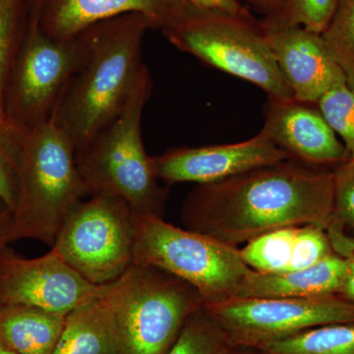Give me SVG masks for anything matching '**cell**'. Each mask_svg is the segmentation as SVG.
Segmentation results:
<instances>
[{
    "label": "cell",
    "instance_id": "6da1fadb",
    "mask_svg": "<svg viewBox=\"0 0 354 354\" xmlns=\"http://www.w3.org/2000/svg\"><path fill=\"white\" fill-rule=\"evenodd\" d=\"M333 169L286 160L214 183L197 184L181 208L185 228L239 247L288 227L334 221Z\"/></svg>",
    "mask_w": 354,
    "mask_h": 354
},
{
    "label": "cell",
    "instance_id": "7a4b0ae2",
    "mask_svg": "<svg viewBox=\"0 0 354 354\" xmlns=\"http://www.w3.org/2000/svg\"><path fill=\"white\" fill-rule=\"evenodd\" d=\"M148 21L127 14L84 30L88 50L65 87L51 120L69 137L76 152L122 111L146 65L142 44Z\"/></svg>",
    "mask_w": 354,
    "mask_h": 354
},
{
    "label": "cell",
    "instance_id": "3957f363",
    "mask_svg": "<svg viewBox=\"0 0 354 354\" xmlns=\"http://www.w3.org/2000/svg\"><path fill=\"white\" fill-rule=\"evenodd\" d=\"M17 201L9 242L34 239L53 246L67 216L90 196L69 137L53 120L19 128L15 153Z\"/></svg>",
    "mask_w": 354,
    "mask_h": 354
},
{
    "label": "cell",
    "instance_id": "277c9868",
    "mask_svg": "<svg viewBox=\"0 0 354 354\" xmlns=\"http://www.w3.org/2000/svg\"><path fill=\"white\" fill-rule=\"evenodd\" d=\"M152 88L146 66L122 111L77 151L76 160L90 195H114L139 215L164 218L169 190L158 183L142 137V115Z\"/></svg>",
    "mask_w": 354,
    "mask_h": 354
},
{
    "label": "cell",
    "instance_id": "5b68a950",
    "mask_svg": "<svg viewBox=\"0 0 354 354\" xmlns=\"http://www.w3.org/2000/svg\"><path fill=\"white\" fill-rule=\"evenodd\" d=\"M102 295L113 312L120 354H165L188 318L204 306L190 283L136 263L102 286Z\"/></svg>",
    "mask_w": 354,
    "mask_h": 354
},
{
    "label": "cell",
    "instance_id": "8992f818",
    "mask_svg": "<svg viewBox=\"0 0 354 354\" xmlns=\"http://www.w3.org/2000/svg\"><path fill=\"white\" fill-rule=\"evenodd\" d=\"M133 253V263L153 266L194 286L205 306L234 298L251 270L239 247L155 216L136 214Z\"/></svg>",
    "mask_w": 354,
    "mask_h": 354
},
{
    "label": "cell",
    "instance_id": "52a82bcc",
    "mask_svg": "<svg viewBox=\"0 0 354 354\" xmlns=\"http://www.w3.org/2000/svg\"><path fill=\"white\" fill-rule=\"evenodd\" d=\"M177 50L248 81L268 97L293 99L260 21L191 7L183 21L162 32Z\"/></svg>",
    "mask_w": 354,
    "mask_h": 354
},
{
    "label": "cell",
    "instance_id": "ba28073f",
    "mask_svg": "<svg viewBox=\"0 0 354 354\" xmlns=\"http://www.w3.org/2000/svg\"><path fill=\"white\" fill-rule=\"evenodd\" d=\"M135 216L120 197L90 195L67 216L51 250L88 283L108 285L134 261Z\"/></svg>",
    "mask_w": 354,
    "mask_h": 354
},
{
    "label": "cell",
    "instance_id": "9c48e42d",
    "mask_svg": "<svg viewBox=\"0 0 354 354\" xmlns=\"http://www.w3.org/2000/svg\"><path fill=\"white\" fill-rule=\"evenodd\" d=\"M87 50L84 31L71 39H53L41 29L37 17L14 68L6 111L8 122L30 129L50 121Z\"/></svg>",
    "mask_w": 354,
    "mask_h": 354
},
{
    "label": "cell",
    "instance_id": "30bf717a",
    "mask_svg": "<svg viewBox=\"0 0 354 354\" xmlns=\"http://www.w3.org/2000/svg\"><path fill=\"white\" fill-rule=\"evenodd\" d=\"M205 308L218 321L235 346L257 349L312 328L354 322V304L339 295L235 297Z\"/></svg>",
    "mask_w": 354,
    "mask_h": 354
},
{
    "label": "cell",
    "instance_id": "8fae6325",
    "mask_svg": "<svg viewBox=\"0 0 354 354\" xmlns=\"http://www.w3.org/2000/svg\"><path fill=\"white\" fill-rule=\"evenodd\" d=\"M101 290L55 251L26 259L6 247L0 255V307H32L65 317Z\"/></svg>",
    "mask_w": 354,
    "mask_h": 354
},
{
    "label": "cell",
    "instance_id": "7c38bea8",
    "mask_svg": "<svg viewBox=\"0 0 354 354\" xmlns=\"http://www.w3.org/2000/svg\"><path fill=\"white\" fill-rule=\"evenodd\" d=\"M263 130L239 143L180 147L151 157L158 180L176 183L208 184L250 169L290 160Z\"/></svg>",
    "mask_w": 354,
    "mask_h": 354
},
{
    "label": "cell",
    "instance_id": "4fadbf2b",
    "mask_svg": "<svg viewBox=\"0 0 354 354\" xmlns=\"http://www.w3.org/2000/svg\"><path fill=\"white\" fill-rule=\"evenodd\" d=\"M262 130L291 160L302 164L334 169L349 158L316 104L268 97Z\"/></svg>",
    "mask_w": 354,
    "mask_h": 354
},
{
    "label": "cell",
    "instance_id": "5bb4252c",
    "mask_svg": "<svg viewBox=\"0 0 354 354\" xmlns=\"http://www.w3.org/2000/svg\"><path fill=\"white\" fill-rule=\"evenodd\" d=\"M261 27L293 99L316 104L330 88L346 83L322 34L300 26Z\"/></svg>",
    "mask_w": 354,
    "mask_h": 354
},
{
    "label": "cell",
    "instance_id": "9a60e30c",
    "mask_svg": "<svg viewBox=\"0 0 354 354\" xmlns=\"http://www.w3.org/2000/svg\"><path fill=\"white\" fill-rule=\"evenodd\" d=\"M192 7L188 0H41L39 27L48 36L68 39L113 18L139 14L152 29L164 32L184 19Z\"/></svg>",
    "mask_w": 354,
    "mask_h": 354
},
{
    "label": "cell",
    "instance_id": "2e32d148",
    "mask_svg": "<svg viewBox=\"0 0 354 354\" xmlns=\"http://www.w3.org/2000/svg\"><path fill=\"white\" fill-rule=\"evenodd\" d=\"M346 259L335 252L306 269L263 274L251 269L242 279L237 298H304L339 295ZM234 297V298H235Z\"/></svg>",
    "mask_w": 354,
    "mask_h": 354
},
{
    "label": "cell",
    "instance_id": "e0dca14e",
    "mask_svg": "<svg viewBox=\"0 0 354 354\" xmlns=\"http://www.w3.org/2000/svg\"><path fill=\"white\" fill-rule=\"evenodd\" d=\"M53 354H120L113 312L102 290L65 316Z\"/></svg>",
    "mask_w": 354,
    "mask_h": 354
},
{
    "label": "cell",
    "instance_id": "ac0fdd59",
    "mask_svg": "<svg viewBox=\"0 0 354 354\" xmlns=\"http://www.w3.org/2000/svg\"><path fill=\"white\" fill-rule=\"evenodd\" d=\"M64 322L32 307H0V344L17 354H53Z\"/></svg>",
    "mask_w": 354,
    "mask_h": 354
},
{
    "label": "cell",
    "instance_id": "d6986e66",
    "mask_svg": "<svg viewBox=\"0 0 354 354\" xmlns=\"http://www.w3.org/2000/svg\"><path fill=\"white\" fill-rule=\"evenodd\" d=\"M260 351L267 354H354V322L312 328Z\"/></svg>",
    "mask_w": 354,
    "mask_h": 354
},
{
    "label": "cell",
    "instance_id": "ffe728a7",
    "mask_svg": "<svg viewBox=\"0 0 354 354\" xmlns=\"http://www.w3.org/2000/svg\"><path fill=\"white\" fill-rule=\"evenodd\" d=\"M298 227L279 228L252 239L241 248L242 259L250 269L263 274L290 270Z\"/></svg>",
    "mask_w": 354,
    "mask_h": 354
},
{
    "label": "cell",
    "instance_id": "44dd1931",
    "mask_svg": "<svg viewBox=\"0 0 354 354\" xmlns=\"http://www.w3.org/2000/svg\"><path fill=\"white\" fill-rule=\"evenodd\" d=\"M234 346L218 321L203 306L188 318L165 354H227Z\"/></svg>",
    "mask_w": 354,
    "mask_h": 354
},
{
    "label": "cell",
    "instance_id": "7402d4cb",
    "mask_svg": "<svg viewBox=\"0 0 354 354\" xmlns=\"http://www.w3.org/2000/svg\"><path fill=\"white\" fill-rule=\"evenodd\" d=\"M322 36L330 55L344 72L346 84L354 88V0H339L337 10Z\"/></svg>",
    "mask_w": 354,
    "mask_h": 354
},
{
    "label": "cell",
    "instance_id": "603a6c76",
    "mask_svg": "<svg viewBox=\"0 0 354 354\" xmlns=\"http://www.w3.org/2000/svg\"><path fill=\"white\" fill-rule=\"evenodd\" d=\"M339 0H286L281 10L260 24L267 27L300 26L317 34H323L337 10Z\"/></svg>",
    "mask_w": 354,
    "mask_h": 354
},
{
    "label": "cell",
    "instance_id": "cb8c5ba5",
    "mask_svg": "<svg viewBox=\"0 0 354 354\" xmlns=\"http://www.w3.org/2000/svg\"><path fill=\"white\" fill-rule=\"evenodd\" d=\"M335 134L341 137L354 160V88L344 83L330 88L316 102Z\"/></svg>",
    "mask_w": 354,
    "mask_h": 354
},
{
    "label": "cell",
    "instance_id": "d4e9b609",
    "mask_svg": "<svg viewBox=\"0 0 354 354\" xmlns=\"http://www.w3.org/2000/svg\"><path fill=\"white\" fill-rule=\"evenodd\" d=\"M19 0H0V125H9L6 113L7 75L15 44Z\"/></svg>",
    "mask_w": 354,
    "mask_h": 354
},
{
    "label": "cell",
    "instance_id": "484cf974",
    "mask_svg": "<svg viewBox=\"0 0 354 354\" xmlns=\"http://www.w3.org/2000/svg\"><path fill=\"white\" fill-rule=\"evenodd\" d=\"M334 252L327 230L316 225L298 227L288 272L306 269Z\"/></svg>",
    "mask_w": 354,
    "mask_h": 354
},
{
    "label": "cell",
    "instance_id": "4316f807",
    "mask_svg": "<svg viewBox=\"0 0 354 354\" xmlns=\"http://www.w3.org/2000/svg\"><path fill=\"white\" fill-rule=\"evenodd\" d=\"M334 223L354 236V160H346L333 169Z\"/></svg>",
    "mask_w": 354,
    "mask_h": 354
},
{
    "label": "cell",
    "instance_id": "83f0119b",
    "mask_svg": "<svg viewBox=\"0 0 354 354\" xmlns=\"http://www.w3.org/2000/svg\"><path fill=\"white\" fill-rule=\"evenodd\" d=\"M19 128L0 125V201L12 212L17 201L15 153Z\"/></svg>",
    "mask_w": 354,
    "mask_h": 354
},
{
    "label": "cell",
    "instance_id": "f1b7e54d",
    "mask_svg": "<svg viewBox=\"0 0 354 354\" xmlns=\"http://www.w3.org/2000/svg\"><path fill=\"white\" fill-rule=\"evenodd\" d=\"M193 6L203 10L214 11L237 16V17L252 18L254 16L241 0H188Z\"/></svg>",
    "mask_w": 354,
    "mask_h": 354
},
{
    "label": "cell",
    "instance_id": "f546056e",
    "mask_svg": "<svg viewBox=\"0 0 354 354\" xmlns=\"http://www.w3.org/2000/svg\"><path fill=\"white\" fill-rule=\"evenodd\" d=\"M328 235L335 253L346 257L348 254L354 253V236L344 232L339 225L333 221L328 227Z\"/></svg>",
    "mask_w": 354,
    "mask_h": 354
},
{
    "label": "cell",
    "instance_id": "4dcf8cb0",
    "mask_svg": "<svg viewBox=\"0 0 354 354\" xmlns=\"http://www.w3.org/2000/svg\"><path fill=\"white\" fill-rule=\"evenodd\" d=\"M346 274L339 297L354 304V253L346 255Z\"/></svg>",
    "mask_w": 354,
    "mask_h": 354
},
{
    "label": "cell",
    "instance_id": "1f68e13d",
    "mask_svg": "<svg viewBox=\"0 0 354 354\" xmlns=\"http://www.w3.org/2000/svg\"><path fill=\"white\" fill-rule=\"evenodd\" d=\"M253 6L257 9L258 12L263 14L266 17L276 15L281 10L286 0H250Z\"/></svg>",
    "mask_w": 354,
    "mask_h": 354
},
{
    "label": "cell",
    "instance_id": "d6a6232c",
    "mask_svg": "<svg viewBox=\"0 0 354 354\" xmlns=\"http://www.w3.org/2000/svg\"><path fill=\"white\" fill-rule=\"evenodd\" d=\"M9 221H10V211L0 201V255L6 248L7 244L10 243L8 239Z\"/></svg>",
    "mask_w": 354,
    "mask_h": 354
},
{
    "label": "cell",
    "instance_id": "836d02e7",
    "mask_svg": "<svg viewBox=\"0 0 354 354\" xmlns=\"http://www.w3.org/2000/svg\"><path fill=\"white\" fill-rule=\"evenodd\" d=\"M227 354H267L257 348H243V346H234Z\"/></svg>",
    "mask_w": 354,
    "mask_h": 354
},
{
    "label": "cell",
    "instance_id": "e575fe53",
    "mask_svg": "<svg viewBox=\"0 0 354 354\" xmlns=\"http://www.w3.org/2000/svg\"><path fill=\"white\" fill-rule=\"evenodd\" d=\"M0 354H17V353H13L12 351H10V349L6 348V346H2V344H0Z\"/></svg>",
    "mask_w": 354,
    "mask_h": 354
}]
</instances>
